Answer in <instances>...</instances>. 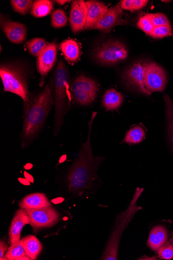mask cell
<instances>
[{
  "instance_id": "cell-1",
  "label": "cell",
  "mask_w": 173,
  "mask_h": 260,
  "mask_svg": "<svg viewBox=\"0 0 173 260\" xmlns=\"http://www.w3.org/2000/svg\"><path fill=\"white\" fill-rule=\"evenodd\" d=\"M96 112H93L88 123V138L73 162L66 178L70 192L79 197L89 196L97 190L100 185V179L97 172L105 160L102 156H94L91 145L92 126Z\"/></svg>"
},
{
  "instance_id": "cell-2",
  "label": "cell",
  "mask_w": 173,
  "mask_h": 260,
  "mask_svg": "<svg viewBox=\"0 0 173 260\" xmlns=\"http://www.w3.org/2000/svg\"><path fill=\"white\" fill-rule=\"evenodd\" d=\"M53 106V94L49 84L41 91L30 93L27 102H23V121L20 137L22 148L30 146L38 137Z\"/></svg>"
},
{
  "instance_id": "cell-3",
  "label": "cell",
  "mask_w": 173,
  "mask_h": 260,
  "mask_svg": "<svg viewBox=\"0 0 173 260\" xmlns=\"http://www.w3.org/2000/svg\"><path fill=\"white\" fill-rule=\"evenodd\" d=\"M50 86L55 107L54 135H58L65 115L69 110L72 99L68 70L60 59L52 78Z\"/></svg>"
},
{
  "instance_id": "cell-4",
  "label": "cell",
  "mask_w": 173,
  "mask_h": 260,
  "mask_svg": "<svg viewBox=\"0 0 173 260\" xmlns=\"http://www.w3.org/2000/svg\"><path fill=\"white\" fill-rule=\"evenodd\" d=\"M143 191V188L137 187L127 209L125 211L121 212L116 217L113 231L101 259H117L122 235L137 212L142 209L141 207L137 205V203Z\"/></svg>"
},
{
  "instance_id": "cell-5",
  "label": "cell",
  "mask_w": 173,
  "mask_h": 260,
  "mask_svg": "<svg viewBox=\"0 0 173 260\" xmlns=\"http://www.w3.org/2000/svg\"><path fill=\"white\" fill-rule=\"evenodd\" d=\"M0 76L5 92L16 94L23 102H27L30 95L28 77L22 66L18 64H3L0 67Z\"/></svg>"
},
{
  "instance_id": "cell-6",
  "label": "cell",
  "mask_w": 173,
  "mask_h": 260,
  "mask_svg": "<svg viewBox=\"0 0 173 260\" xmlns=\"http://www.w3.org/2000/svg\"><path fill=\"white\" fill-rule=\"evenodd\" d=\"M95 60L103 65L112 66L126 59L128 51L119 40H109L98 45L93 52Z\"/></svg>"
},
{
  "instance_id": "cell-7",
  "label": "cell",
  "mask_w": 173,
  "mask_h": 260,
  "mask_svg": "<svg viewBox=\"0 0 173 260\" xmlns=\"http://www.w3.org/2000/svg\"><path fill=\"white\" fill-rule=\"evenodd\" d=\"M72 99L78 105L87 106L95 100L99 85L92 79L81 75L71 83Z\"/></svg>"
},
{
  "instance_id": "cell-8",
  "label": "cell",
  "mask_w": 173,
  "mask_h": 260,
  "mask_svg": "<svg viewBox=\"0 0 173 260\" xmlns=\"http://www.w3.org/2000/svg\"><path fill=\"white\" fill-rule=\"evenodd\" d=\"M148 62L139 60L130 66L123 73L121 79L123 84L128 88L150 96L152 92L146 88L144 83V72Z\"/></svg>"
},
{
  "instance_id": "cell-9",
  "label": "cell",
  "mask_w": 173,
  "mask_h": 260,
  "mask_svg": "<svg viewBox=\"0 0 173 260\" xmlns=\"http://www.w3.org/2000/svg\"><path fill=\"white\" fill-rule=\"evenodd\" d=\"M25 210L29 224L34 229L51 228L59 222L60 218L59 212L52 205Z\"/></svg>"
},
{
  "instance_id": "cell-10",
  "label": "cell",
  "mask_w": 173,
  "mask_h": 260,
  "mask_svg": "<svg viewBox=\"0 0 173 260\" xmlns=\"http://www.w3.org/2000/svg\"><path fill=\"white\" fill-rule=\"evenodd\" d=\"M167 77L164 70L154 62H148L144 75L146 88L151 92L163 91L166 88Z\"/></svg>"
},
{
  "instance_id": "cell-11",
  "label": "cell",
  "mask_w": 173,
  "mask_h": 260,
  "mask_svg": "<svg viewBox=\"0 0 173 260\" xmlns=\"http://www.w3.org/2000/svg\"><path fill=\"white\" fill-rule=\"evenodd\" d=\"M58 49L57 44L54 43H49L42 53L38 57L37 68L41 78L40 86L44 83V80L54 67L57 60Z\"/></svg>"
},
{
  "instance_id": "cell-12",
  "label": "cell",
  "mask_w": 173,
  "mask_h": 260,
  "mask_svg": "<svg viewBox=\"0 0 173 260\" xmlns=\"http://www.w3.org/2000/svg\"><path fill=\"white\" fill-rule=\"evenodd\" d=\"M1 27L7 38L13 43L19 44L27 39V28L22 23L13 21L1 15Z\"/></svg>"
},
{
  "instance_id": "cell-13",
  "label": "cell",
  "mask_w": 173,
  "mask_h": 260,
  "mask_svg": "<svg viewBox=\"0 0 173 260\" xmlns=\"http://www.w3.org/2000/svg\"><path fill=\"white\" fill-rule=\"evenodd\" d=\"M88 16V7L83 0L73 1L70 14V23L73 33L77 34L84 29Z\"/></svg>"
},
{
  "instance_id": "cell-14",
  "label": "cell",
  "mask_w": 173,
  "mask_h": 260,
  "mask_svg": "<svg viewBox=\"0 0 173 260\" xmlns=\"http://www.w3.org/2000/svg\"><path fill=\"white\" fill-rule=\"evenodd\" d=\"M123 10L119 4L112 7L102 19L98 22L93 29L98 30L103 33H109L115 27L123 25L124 20Z\"/></svg>"
},
{
  "instance_id": "cell-15",
  "label": "cell",
  "mask_w": 173,
  "mask_h": 260,
  "mask_svg": "<svg viewBox=\"0 0 173 260\" xmlns=\"http://www.w3.org/2000/svg\"><path fill=\"white\" fill-rule=\"evenodd\" d=\"M88 7V16L84 29H93L94 27L105 16L109 11L108 7L104 4L96 1L86 2Z\"/></svg>"
},
{
  "instance_id": "cell-16",
  "label": "cell",
  "mask_w": 173,
  "mask_h": 260,
  "mask_svg": "<svg viewBox=\"0 0 173 260\" xmlns=\"http://www.w3.org/2000/svg\"><path fill=\"white\" fill-rule=\"evenodd\" d=\"M28 224H29V219L26 211L22 209L18 210L12 221L10 228L9 237L12 244L20 241L21 231Z\"/></svg>"
},
{
  "instance_id": "cell-17",
  "label": "cell",
  "mask_w": 173,
  "mask_h": 260,
  "mask_svg": "<svg viewBox=\"0 0 173 260\" xmlns=\"http://www.w3.org/2000/svg\"><path fill=\"white\" fill-rule=\"evenodd\" d=\"M168 233L163 225H156L151 230L147 241V245L152 250L158 251L166 243Z\"/></svg>"
},
{
  "instance_id": "cell-18",
  "label": "cell",
  "mask_w": 173,
  "mask_h": 260,
  "mask_svg": "<svg viewBox=\"0 0 173 260\" xmlns=\"http://www.w3.org/2000/svg\"><path fill=\"white\" fill-rule=\"evenodd\" d=\"M60 49L65 58L70 63L77 62L81 55V50L79 44L76 40L67 39L64 40L60 45Z\"/></svg>"
},
{
  "instance_id": "cell-19",
  "label": "cell",
  "mask_w": 173,
  "mask_h": 260,
  "mask_svg": "<svg viewBox=\"0 0 173 260\" xmlns=\"http://www.w3.org/2000/svg\"><path fill=\"white\" fill-rule=\"evenodd\" d=\"M51 205L47 197L44 193H36L24 197L19 203V207L22 209H35Z\"/></svg>"
},
{
  "instance_id": "cell-20",
  "label": "cell",
  "mask_w": 173,
  "mask_h": 260,
  "mask_svg": "<svg viewBox=\"0 0 173 260\" xmlns=\"http://www.w3.org/2000/svg\"><path fill=\"white\" fill-rule=\"evenodd\" d=\"M165 107L166 133L173 154V102L167 94L163 96Z\"/></svg>"
},
{
  "instance_id": "cell-21",
  "label": "cell",
  "mask_w": 173,
  "mask_h": 260,
  "mask_svg": "<svg viewBox=\"0 0 173 260\" xmlns=\"http://www.w3.org/2000/svg\"><path fill=\"white\" fill-rule=\"evenodd\" d=\"M27 255L31 259L35 260L41 253L43 246L40 241L34 235H28L20 240Z\"/></svg>"
},
{
  "instance_id": "cell-22",
  "label": "cell",
  "mask_w": 173,
  "mask_h": 260,
  "mask_svg": "<svg viewBox=\"0 0 173 260\" xmlns=\"http://www.w3.org/2000/svg\"><path fill=\"white\" fill-rule=\"evenodd\" d=\"M123 100L124 98L121 93L114 88L110 89L102 98V106L107 110H115L120 107Z\"/></svg>"
},
{
  "instance_id": "cell-23",
  "label": "cell",
  "mask_w": 173,
  "mask_h": 260,
  "mask_svg": "<svg viewBox=\"0 0 173 260\" xmlns=\"http://www.w3.org/2000/svg\"><path fill=\"white\" fill-rule=\"evenodd\" d=\"M54 7V3L49 0H37L34 2L31 14L36 18H41L50 14Z\"/></svg>"
},
{
  "instance_id": "cell-24",
  "label": "cell",
  "mask_w": 173,
  "mask_h": 260,
  "mask_svg": "<svg viewBox=\"0 0 173 260\" xmlns=\"http://www.w3.org/2000/svg\"><path fill=\"white\" fill-rule=\"evenodd\" d=\"M145 137V132L140 126L132 127L127 133L123 142L130 145L138 144L144 140Z\"/></svg>"
},
{
  "instance_id": "cell-25",
  "label": "cell",
  "mask_w": 173,
  "mask_h": 260,
  "mask_svg": "<svg viewBox=\"0 0 173 260\" xmlns=\"http://www.w3.org/2000/svg\"><path fill=\"white\" fill-rule=\"evenodd\" d=\"M47 45L44 39L39 38L32 39L26 43L29 53L36 57H38L42 53Z\"/></svg>"
},
{
  "instance_id": "cell-26",
  "label": "cell",
  "mask_w": 173,
  "mask_h": 260,
  "mask_svg": "<svg viewBox=\"0 0 173 260\" xmlns=\"http://www.w3.org/2000/svg\"><path fill=\"white\" fill-rule=\"evenodd\" d=\"M33 3L32 0H12L11 2L14 10L23 15H26L31 11Z\"/></svg>"
},
{
  "instance_id": "cell-27",
  "label": "cell",
  "mask_w": 173,
  "mask_h": 260,
  "mask_svg": "<svg viewBox=\"0 0 173 260\" xmlns=\"http://www.w3.org/2000/svg\"><path fill=\"white\" fill-rule=\"evenodd\" d=\"M148 2L147 0H122L119 5L122 10L133 12L143 9Z\"/></svg>"
},
{
  "instance_id": "cell-28",
  "label": "cell",
  "mask_w": 173,
  "mask_h": 260,
  "mask_svg": "<svg viewBox=\"0 0 173 260\" xmlns=\"http://www.w3.org/2000/svg\"><path fill=\"white\" fill-rule=\"evenodd\" d=\"M67 18L65 12L62 9H57L52 15L51 25L55 28H61L66 26Z\"/></svg>"
},
{
  "instance_id": "cell-29",
  "label": "cell",
  "mask_w": 173,
  "mask_h": 260,
  "mask_svg": "<svg viewBox=\"0 0 173 260\" xmlns=\"http://www.w3.org/2000/svg\"><path fill=\"white\" fill-rule=\"evenodd\" d=\"M24 255H27L20 241L17 243L12 244L7 251L5 257L10 260H16L18 257Z\"/></svg>"
},
{
  "instance_id": "cell-30",
  "label": "cell",
  "mask_w": 173,
  "mask_h": 260,
  "mask_svg": "<svg viewBox=\"0 0 173 260\" xmlns=\"http://www.w3.org/2000/svg\"><path fill=\"white\" fill-rule=\"evenodd\" d=\"M137 25L146 35L150 36L155 28L152 21V14H147L141 17Z\"/></svg>"
},
{
  "instance_id": "cell-31",
  "label": "cell",
  "mask_w": 173,
  "mask_h": 260,
  "mask_svg": "<svg viewBox=\"0 0 173 260\" xmlns=\"http://www.w3.org/2000/svg\"><path fill=\"white\" fill-rule=\"evenodd\" d=\"M173 35V31L170 25L155 27L150 36L154 39H163Z\"/></svg>"
},
{
  "instance_id": "cell-32",
  "label": "cell",
  "mask_w": 173,
  "mask_h": 260,
  "mask_svg": "<svg viewBox=\"0 0 173 260\" xmlns=\"http://www.w3.org/2000/svg\"><path fill=\"white\" fill-rule=\"evenodd\" d=\"M157 251L161 259L169 260L173 258V246L169 244H165Z\"/></svg>"
},
{
  "instance_id": "cell-33",
  "label": "cell",
  "mask_w": 173,
  "mask_h": 260,
  "mask_svg": "<svg viewBox=\"0 0 173 260\" xmlns=\"http://www.w3.org/2000/svg\"><path fill=\"white\" fill-rule=\"evenodd\" d=\"M152 18L155 27L170 25L167 17L163 14H152Z\"/></svg>"
},
{
  "instance_id": "cell-34",
  "label": "cell",
  "mask_w": 173,
  "mask_h": 260,
  "mask_svg": "<svg viewBox=\"0 0 173 260\" xmlns=\"http://www.w3.org/2000/svg\"><path fill=\"white\" fill-rule=\"evenodd\" d=\"M8 245L4 242H0V258H2L5 255V252L8 251Z\"/></svg>"
},
{
  "instance_id": "cell-35",
  "label": "cell",
  "mask_w": 173,
  "mask_h": 260,
  "mask_svg": "<svg viewBox=\"0 0 173 260\" xmlns=\"http://www.w3.org/2000/svg\"><path fill=\"white\" fill-rule=\"evenodd\" d=\"M21 259L31 260V258L29 256H28V255H24V256H20V257H18V258L16 259V260H21Z\"/></svg>"
},
{
  "instance_id": "cell-36",
  "label": "cell",
  "mask_w": 173,
  "mask_h": 260,
  "mask_svg": "<svg viewBox=\"0 0 173 260\" xmlns=\"http://www.w3.org/2000/svg\"><path fill=\"white\" fill-rule=\"evenodd\" d=\"M56 2L58 4L63 6V5H65L67 3H70V1H65V0H64V1H63V0H61V1H59V0H58V1H56Z\"/></svg>"
},
{
  "instance_id": "cell-37",
  "label": "cell",
  "mask_w": 173,
  "mask_h": 260,
  "mask_svg": "<svg viewBox=\"0 0 173 260\" xmlns=\"http://www.w3.org/2000/svg\"><path fill=\"white\" fill-rule=\"evenodd\" d=\"M55 201L53 200V202L55 204H58L61 202H62L63 201V199L62 198H58L54 200Z\"/></svg>"
},
{
  "instance_id": "cell-38",
  "label": "cell",
  "mask_w": 173,
  "mask_h": 260,
  "mask_svg": "<svg viewBox=\"0 0 173 260\" xmlns=\"http://www.w3.org/2000/svg\"><path fill=\"white\" fill-rule=\"evenodd\" d=\"M172 246H173V238L172 239Z\"/></svg>"
}]
</instances>
